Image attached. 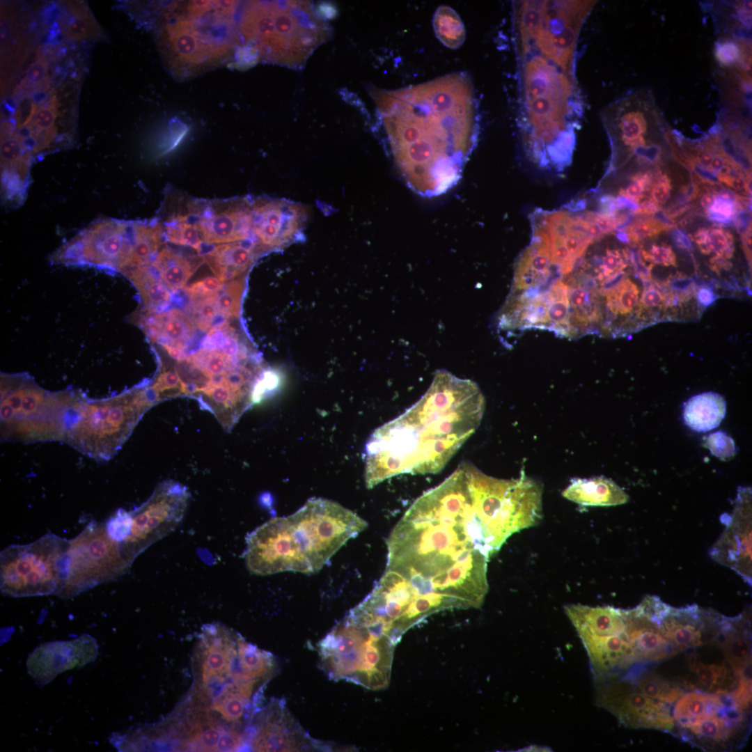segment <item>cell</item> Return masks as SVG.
<instances>
[{
    "label": "cell",
    "mask_w": 752,
    "mask_h": 752,
    "mask_svg": "<svg viewBox=\"0 0 752 752\" xmlns=\"http://www.w3.org/2000/svg\"><path fill=\"white\" fill-rule=\"evenodd\" d=\"M250 749L255 751H315L334 748L310 737L283 700L273 699L262 707L251 723Z\"/></svg>",
    "instance_id": "17"
},
{
    "label": "cell",
    "mask_w": 752,
    "mask_h": 752,
    "mask_svg": "<svg viewBox=\"0 0 752 752\" xmlns=\"http://www.w3.org/2000/svg\"><path fill=\"white\" fill-rule=\"evenodd\" d=\"M601 293L606 297L608 312L613 318L627 317L638 310L639 290L625 276V272L602 283Z\"/></svg>",
    "instance_id": "33"
},
{
    "label": "cell",
    "mask_w": 752,
    "mask_h": 752,
    "mask_svg": "<svg viewBox=\"0 0 752 752\" xmlns=\"http://www.w3.org/2000/svg\"><path fill=\"white\" fill-rule=\"evenodd\" d=\"M630 152L637 157L639 161L657 164L660 161L661 148L658 144L650 143L637 147Z\"/></svg>",
    "instance_id": "56"
},
{
    "label": "cell",
    "mask_w": 752,
    "mask_h": 752,
    "mask_svg": "<svg viewBox=\"0 0 752 752\" xmlns=\"http://www.w3.org/2000/svg\"><path fill=\"white\" fill-rule=\"evenodd\" d=\"M224 286L216 276H208L196 281L190 285L185 287V291L190 297L202 296L220 292Z\"/></svg>",
    "instance_id": "54"
},
{
    "label": "cell",
    "mask_w": 752,
    "mask_h": 752,
    "mask_svg": "<svg viewBox=\"0 0 752 752\" xmlns=\"http://www.w3.org/2000/svg\"><path fill=\"white\" fill-rule=\"evenodd\" d=\"M137 221L101 219L91 223L56 250L54 263L88 265L123 273L129 267L136 240Z\"/></svg>",
    "instance_id": "14"
},
{
    "label": "cell",
    "mask_w": 752,
    "mask_h": 752,
    "mask_svg": "<svg viewBox=\"0 0 752 752\" xmlns=\"http://www.w3.org/2000/svg\"><path fill=\"white\" fill-rule=\"evenodd\" d=\"M714 294L708 288H703L698 292V299L703 306H708L714 301Z\"/></svg>",
    "instance_id": "59"
},
{
    "label": "cell",
    "mask_w": 752,
    "mask_h": 752,
    "mask_svg": "<svg viewBox=\"0 0 752 752\" xmlns=\"http://www.w3.org/2000/svg\"><path fill=\"white\" fill-rule=\"evenodd\" d=\"M597 704L625 726L671 732L675 727L673 705L641 694L630 682L612 677L595 680Z\"/></svg>",
    "instance_id": "16"
},
{
    "label": "cell",
    "mask_w": 752,
    "mask_h": 752,
    "mask_svg": "<svg viewBox=\"0 0 752 752\" xmlns=\"http://www.w3.org/2000/svg\"><path fill=\"white\" fill-rule=\"evenodd\" d=\"M564 610L586 650L595 680L646 665L639 659L629 609L568 604Z\"/></svg>",
    "instance_id": "11"
},
{
    "label": "cell",
    "mask_w": 752,
    "mask_h": 752,
    "mask_svg": "<svg viewBox=\"0 0 752 752\" xmlns=\"http://www.w3.org/2000/svg\"><path fill=\"white\" fill-rule=\"evenodd\" d=\"M664 302V295L661 292L660 289L653 285H650L643 291L638 304V311L655 308Z\"/></svg>",
    "instance_id": "55"
},
{
    "label": "cell",
    "mask_w": 752,
    "mask_h": 752,
    "mask_svg": "<svg viewBox=\"0 0 752 752\" xmlns=\"http://www.w3.org/2000/svg\"><path fill=\"white\" fill-rule=\"evenodd\" d=\"M689 666L691 670L694 671L700 687L707 690L715 689V691L728 690L725 685L731 676L729 675L726 666L707 665L694 657L689 659Z\"/></svg>",
    "instance_id": "39"
},
{
    "label": "cell",
    "mask_w": 752,
    "mask_h": 752,
    "mask_svg": "<svg viewBox=\"0 0 752 752\" xmlns=\"http://www.w3.org/2000/svg\"><path fill=\"white\" fill-rule=\"evenodd\" d=\"M151 264L168 289L173 292L185 288L188 279L198 267L168 247L162 249Z\"/></svg>",
    "instance_id": "34"
},
{
    "label": "cell",
    "mask_w": 752,
    "mask_h": 752,
    "mask_svg": "<svg viewBox=\"0 0 752 752\" xmlns=\"http://www.w3.org/2000/svg\"><path fill=\"white\" fill-rule=\"evenodd\" d=\"M655 172L646 171L637 173L631 178V182L625 187L620 189L618 196L629 198L639 203L648 193L655 178Z\"/></svg>",
    "instance_id": "44"
},
{
    "label": "cell",
    "mask_w": 752,
    "mask_h": 752,
    "mask_svg": "<svg viewBox=\"0 0 752 752\" xmlns=\"http://www.w3.org/2000/svg\"><path fill=\"white\" fill-rule=\"evenodd\" d=\"M531 243L515 264L510 293L543 290L563 277L551 260L547 234L536 226L531 225Z\"/></svg>",
    "instance_id": "24"
},
{
    "label": "cell",
    "mask_w": 752,
    "mask_h": 752,
    "mask_svg": "<svg viewBox=\"0 0 752 752\" xmlns=\"http://www.w3.org/2000/svg\"><path fill=\"white\" fill-rule=\"evenodd\" d=\"M238 33L260 59L299 69L331 36L329 24L309 1L244 2Z\"/></svg>",
    "instance_id": "6"
},
{
    "label": "cell",
    "mask_w": 752,
    "mask_h": 752,
    "mask_svg": "<svg viewBox=\"0 0 752 752\" xmlns=\"http://www.w3.org/2000/svg\"><path fill=\"white\" fill-rule=\"evenodd\" d=\"M47 71L46 58L37 59L26 69L22 84L23 86H41L47 79Z\"/></svg>",
    "instance_id": "52"
},
{
    "label": "cell",
    "mask_w": 752,
    "mask_h": 752,
    "mask_svg": "<svg viewBox=\"0 0 752 752\" xmlns=\"http://www.w3.org/2000/svg\"><path fill=\"white\" fill-rule=\"evenodd\" d=\"M672 236L673 240L678 246L687 249L691 248V244L688 236L682 230L679 229L673 230L672 231Z\"/></svg>",
    "instance_id": "58"
},
{
    "label": "cell",
    "mask_w": 752,
    "mask_h": 752,
    "mask_svg": "<svg viewBox=\"0 0 752 752\" xmlns=\"http://www.w3.org/2000/svg\"><path fill=\"white\" fill-rule=\"evenodd\" d=\"M242 639L220 623L205 625L194 652L189 694L222 716L260 706L268 682L247 658Z\"/></svg>",
    "instance_id": "5"
},
{
    "label": "cell",
    "mask_w": 752,
    "mask_h": 752,
    "mask_svg": "<svg viewBox=\"0 0 752 752\" xmlns=\"http://www.w3.org/2000/svg\"><path fill=\"white\" fill-rule=\"evenodd\" d=\"M645 600L664 634L680 652L715 641L724 616L696 604L673 607L655 595Z\"/></svg>",
    "instance_id": "19"
},
{
    "label": "cell",
    "mask_w": 752,
    "mask_h": 752,
    "mask_svg": "<svg viewBox=\"0 0 752 752\" xmlns=\"http://www.w3.org/2000/svg\"><path fill=\"white\" fill-rule=\"evenodd\" d=\"M97 653V641L87 634L71 641L45 643L30 654L28 673L43 686L63 671L93 661Z\"/></svg>",
    "instance_id": "22"
},
{
    "label": "cell",
    "mask_w": 752,
    "mask_h": 752,
    "mask_svg": "<svg viewBox=\"0 0 752 752\" xmlns=\"http://www.w3.org/2000/svg\"><path fill=\"white\" fill-rule=\"evenodd\" d=\"M744 210H746L736 203L716 196L705 216L712 221L726 224L734 221L737 214Z\"/></svg>",
    "instance_id": "46"
},
{
    "label": "cell",
    "mask_w": 752,
    "mask_h": 752,
    "mask_svg": "<svg viewBox=\"0 0 752 752\" xmlns=\"http://www.w3.org/2000/svg\"><path fill=\"white\" fill-rule=\"evenodd\" d=\"M86 396L80 391H48L26 374H1L2 441L65 442Z\"/></svg>",
    "instance_id": "8"
},
{
    "label": "cell",
    "mask_w": 752,
    "mask_h": 752,
    "mask_svg": "<svg viewBox=\"0 0 752 752\" xmlns=\"http://www.w3.org/2000/svg\"><path fill=\"white\" fill-rule=\"evenodd\" d=\"M164 235L173 244L190 246L199 254L201 251L203 242L198 227L188 214H178L169 220L165 224Z\"/></svg>",
    "instance_id": "38"
},
{
    "label": "cell",
    "mask_w": 752,
    "mask_h": 752,
    "mask_svg": "<svg viewBox=\"0 0 752 752\" xmlns=\"http://www.w3.org/2000/svg\"><path fill=\"white\" fill-rule=\"evenodd\" d=\"M244 288L242 279L224 284L216 301L219 313L226 318H237L240 315L241 296Z\"/></svg>",
    "instance_id": "42"
},
{
    "label": "cell",
    "mask_w": 752,
    "mask_h": 752,
    "mask_svg": "<svg viewBox=\"0 0 752 752\" xmlns=\"http://www.w3.org/2000/svg\"><path fill=\"white\" fill-rule=\"evenodd\" d=\"M367 526L363 519L335 501L310 499L295 513L271 519L247 535L245 564L260 576L315 573Z\"/></svg>",
    "instance_id": "4"
},
{
    "label": "cell",
    "mask_w": 752,
    "mask_h": 752,
    "mask_svg": "<svg viewBox=\"0 0 752 752\" xmlns=\"http://www.w3.org/2000/svg\"><path fill=\"white\" fill-rule=\"evenodd\" d=\"M104 523L109 536L118 546L130 534V516L129 511L119 508Z\"/></svg>",
    "instance_id": "45"
},
{
    "label": "cell",
    "mask_w": 752,
    "mask_h": 752,
    "mask_svg": "<svg viewBox=\"0 0 752 752\" xmlns=\"http://www.w3.org/2000/svg\"><path fill=\"white\" fill-rule=\"evenodd\" d=\"M281 377L279 372L271 368H266L257 381L253 393V403H260L274 391L280 384Z\"/></svg>",
    "instance_id": "48"
},
{
    "label": "cell",
    "mask_w": 752,
    "mask_h": 752,
    "mask_svg": "<svg viewBox=\"0 0 752 752\" xmlns=\"http://www.w3.org/2000/svg\"><path fill=\"white\" fill-rule=\"evenodd\" d=\"M671 226L664 224L653 217H640L632 221L622 232L627 238V242L636 245L647 238L657 236L660 233L668 230Z\"/></svg>",
    "instance_id": "41"
},
{
    "label": "cell",
    "mask_w": 752,
    "mask_h": 752,
    "mask_svg": "<svg viewBox=\"0 0 752 752\" xmlns=\"http://www.w3.org/2000/svg\"><path fill=\"white\" fill-rule=\"evenodd\" d=\"M143 317L141 324L149 338L163 347H176L185 352L196 331L191 319L177 308L155 314L146 312Z\"/></svg>",
    "instance_id": "27"
},
{
    "label": "cell",
    "mask_w": 752,
    "mask_h": 752,
    "mask_svg": "<svg viewBox=\"0 0 752 752\" xmlns=\"http://www.w3.org/2000/svg\"><path fill=\"white\" fill-rule=\"evenodd\" d=\"M253 200H192L188 204V215L196 220L205 243L226 244L253 239L261 244L253 229Z\"/></svg>",
    "instance_id": "18"
},
{
    "label": "cell",
    "mask_w": 752,
    "mask_h": 752,
    "mask_svg": "<svg viewBox=\"0 0 752 752\" xmlns=\"http://www.w3.org/2000/svg\"><path fill=\"white\" fill-rule=\"evenodd\" d=\"M726 412L724 398L709 391L692 396L684 404L683 419L692 430L707 432L719 425Z\"/></svg>",
    "instance_id": "29"
},
{
    "label": "cell",
    "mask_w": 752,
    "mask_h": 752,
    "mask_svg": "<svg viewBox=\"0 0 752 752\" xmlns=\"http://www.w3.org/2000/svg\"><path fill=\"white\" fill-rule=\"evenodd\" d=\"M749 709L742 707L733 693H726L722 707L714 714L678 727L680 737L705 751L732 749L744 743L749 733Z\"/></svg>",
    "instance_id": "20"
},
{
    "label": "cell",
    "mask_w": 752,
    "mask_h": 752,
    "mask_svg": "<svg viewBox=\"0 0 752 752\" xmlns=\"http://www.w3.org/2000/svg\"><path fill=\"white\" fill-rule=\"evenodd\" d=\"M671 283L673 288L682 292L689 290L693 285V281L688 276L680 275L673 277Z\"/></svg>",
    "instance_id": "57"
},
{
    "label": "cell",
    "mask_w": 752,
    "mask_h": 752,
    "mask_svg": "<svg viewBox=\"0 0 752 752\" xmlns=\"http://www.w3.org/2000/svg\"><path fill=\"white\" fill-rule=\"evenodd\" d=\"M124 274L137 288L148 313L162 311L171 300L169 290L152 265L132 267Z\"/></svg>",
    "instance_id": "30"
},
{
    "label": "cell",
    "mask_w": 752,
    "mask_h": 752,
    "mask_svg": "<svg viewBox=\"0 0 752 752\" xmlns=\"http://www.w3.org/2000/svg\"><path fill=\"white\" fill-rule=\"evenodd\" d=\"M70 540L47 533L26 545L1 551L0 589L4 595L22 597L58 594L68 571Z\"/></svg>",
    "instance_id": "12"
},
{
    "label": "cell",
    "mask_w": 752,
    "mask_h": 752,
    "mask_svg": "<svg viewBox=\"0 0 752 752\" xmlns=\"http://www.w3.org/2000/svg\"><path fill=\"white\" fill-rule=\"evenodd\" d=\"M265 249L257 240L246 239L212 246L201 256L223 283L241 276L252 265L256 251Z\"/></svg>",
    "instance_id": "26"
},
{
    "label": "cell",
    "mask_w": 752,
    "mask_h": 752,
    "mask_svg": "<svg viewBox=\"0 0 752 752\" xmlns=\"http://www.w3.org/2000/svg\"><path fill=\"white\" fill-rule=\"evenodd\" d=\"M628 261H629L628 249L606 250L604 255L599 261L597 268L595 269L597 279L604 283L616 276L624 272Z\"/></svg>",
    "instance_id": "43"
},
{
    "label": "cell",
    "mask_w": 752,
    "mask_h": 752,
    "mask_svg": "<svg viewBox=\"0 0 752 752\" xmlns=\"http://www.w3.org/2000/svg\"><path fill=\"white\" fill-rule=\"evenodd\" d=\"M744 250L750 263L751 261V226L742 233Z\"/></svg>",
    "instance_id": "60"
},
{
    "label": "cell",
    "mask_w": 752,
    "mask_h": 752,
    "mask_svg": "<svg viewBox=\"0 0 752 752\" xmlns=\"http://www.w3.org/2000/svg\"><path fill=\"white\" fill-rule=\"evenodd\" d=\"M485 405L474 382L435 372L420 400L369 437L364 453L367 488L400 474L441 471L478 428Z\"/></svg>",
    "instance_id": "3"
},
{
    "label": "cell",
    "mask_w": 752,
    "mask_h": 752,
    "mask_svg": "<svg viewBox=\"0 0 752 752\" xmlns=\"http://www.w3.org/2000/svg\"><path fill=\"white\" fill-rule=\"evenodd\" d=\"M157 404L150 385H141L105 399H84L65 443L98 461L112 458L144 414Z\"/></svg>",
    "instance_id": "10"
},
{
    "label": "cell",
    "mask_w": 752,
    "mask_h": 752,
    "mask_svg": "<svg viewBox=\"0 0 752 752\" xmlns=\"http://www.w3.org/2000/svg\"><path fill=\"white\" fill-rule=\"evenodd\" d=\"M68 8L72 17L61 23V30L68 38L84 41L97 38L102 29L84 3L70 1Z\"/></svg>",
    "instance_id": "35"
},
{
    "label": "cell",
    "mask_w": 752,
    "mask_h": 752,
    "mask_svg": "<svg viewBox=\"0 0 752 752\" xmlns=\"http://www.w3.org/2000/svg\"><path fill=\"white\" fill-rule=\"evenodd\" d=\"M219 292L202 296L190 297L191 301L187 307L197 327L203 331H208L219 314L216 301Z\"/></svg>",
    "instance_id": "40"
},
{
    "label": "cell",
    "mask_w": 752,
    "mask_h": 752,
    "mask_svg": "<svg viewBox=\"0 0 752 752\" xmlns=\"http://www.w3.org/2000/svg\"><path fill=\"white\" fill-rule=\"evenodd\" d=\"M593 1L515 2L519 127L526 159L563 172L571 163L583 101L575 74L577 40Z\"/></svg>",
    "instance_id": "1"
},
{
    "label": "cell",
    "mask_w": 752,
    "mask_h": 752,
    "mask_svg": "<svg viewBox=\"0 0 752 752\" xmlns=\"http://www.w3.org/2000/svg\"><path fill=\"white\" fill-rule=\"evenodd\" d=\"M183 14L167 17L159 35L160 54L171 73L188 79L221 64L240 42L234 17L217 1H193Z\"/></svg>",
    "instance_id": "7"
},
{
    "label": "cell",
    "mask_w": 752,
    "mask_h": 752,
    "mask_svg": "<svg viewBox=\"0 0 752 752\" xmlns=\"http://www.w3.org/2000/svg\"><path fill=\"white\" fill-rule=\"evenodd\" d=\"M751 490L739 492L733 515H723L726 528L710 550L711 558L742 577L749 586L752 581L751 498Z\"/></svg>",
    "instance_id": "21"
},
{
    "label": "cell",
    "mask_w": 752,
    "mask_h": 752,
    "mask_svg": "<svg viewBox=\"0 0 752 752\" xmlns=\"http://www.w3.org/2000/svg\"><path fill=\"white\" fill-rule=\"evenodd\" d=\"M569 286L565 276L555 280L547 290V329L561 337L574 338L570 322Z\"/></svg>",
    "instance_id": "32"
},
{
    "label": "cell",
    "mask_w": 752,
    "mask_h": 752,
    "mask_svg": "<svg viewBox=\"0 0 752 752\" xmlns=\"http://www.w3.org/2000/svg\"><path fill=\"white\" fill-rule=\"evenodd\" d=\"M743 48L739 47L738 42L731 38H723L716 44V58L723 65L735 64L743 57Z\"/></svg>",
    "instance_id": "50"
},
{
    "label": "cell",
    "mask_w": 752,
    "mask_h": 752,
    "mask_svg": "<svg viewBox=\"0 0 752 752\" xmlns=\"http://www.w3.org/2000/svg\"><path fill=\"white\" fill-rule=\"evenodd\" d=\"M562 494L565 499L585 506H612L625 503L629 500L622 489L604 476L574 478Z\"/></svg>",
    "instance_id": "28"
},
{
    "label": "cell",
    "mask_w": 752,
    "mask_h": 752,
    "mask_svg": "<svg viewBox=\"0 0 752 752\" xmlns=\"http://www.w3.org/2000/svg\"><path fill=\"white\" fill-rule=\"evenodd\" d=\"M189 127L180 118L175 116L170 119L167 137L164 139L162 154L174 149L188 132Z\"/></svg>",
    "instance_id": "53"
},
{
    "label": "cell",
    "mask_w": 752,
    "mask_h": 752,
    "mask_svg": "<svg viewBox=\"0 0 752 752\" xmlns=\"http://www.w3.org/2000/svg\"><path fill=\"white\" fill-rule=\"evenodd\" d=\"M68 571L58 597L67 600L125 574L131 565L108 535L105 523L95 521L70 540Z\"/></svg>",
    "instance_id": "13"
},
{
    "label": "cell",
    "mask_w": 752,
    "mask_h": 752,
    "mask_svg": "<svg viewBox=\"0 0 752 752\" xmlns=\"http://www.w3.org/2000/svg\"><path fill=\"white\" fill-rule=\"evenodd\" d=\"M672 189L671 178L666 174L656 171L652 185L650 189V197L652 201L661 206L669 199Z\"/></svg>",
    "instance_id": "51"
},
{
    "label": "cell",
    "mask_w": 752,
    "mask_h": 752,
    "mask_svg": "<svg viewBox=\"0 0 752 752\" xmlns=\"http://www.w3.org/2000/svg\"><path fill=\"white\" fill-rule=\"evenodd\" d=\"M565 278L569 286L571 325L575 336H580L588 333L602 318L598 293L592 277L581 267Z\"/></svg>",
    "instance_id": "25"
},
{
    "label": "cell",
    "mask_w": 752,
    "mask_h": 752,
    "mask_svg": "<svg viewBox=\"0 0 752 752\" xmlns=\"http://www.w3.org/2000/svg\"><path fill=\"white\" fill-rule=\"evenodd\" d=\"M725 691L714 694L695 691L682 694L675 702L672 714L675 726H682L703 716L713 714L723 705Z\"/></svg>",
    "instance_id": "31"
},
{
    "label": "cell",
    "mask_w": 752,
    "mask_h": 752,
    "mask_svg": "<svg viewBox=\"0 0 752 752\" xmlns=\"http://www.w3.org/2000/svg\"><path fill=\"white\" fill-rule=\"evenodd\" d=\"M433 24L436 36L446 47L457 48L464 42V25L452 8L447 6L439 7L434 15Z\"/></svg>",
    "instance_id": "37"
},
{
    "label": "cell",
    "mask_w": 752,
    "mask_h": 752,
    "mask_svg": "<svg viewBox=\"0 0 752 752\" xmlns=\"http://www.w3.org/2000/svg\"><path fill=\"white\" fill-rule=\"evenodd\" d=\"M640 257L648 262L651 266L660 265L663 266L676 267V256L672 248L667 244H653L649 250L641 249Z\"/></svg>",
    "instance_id": "49"
},
{
    "label": "cell",
    "mask_w": 752,
    "mask_h": 752,
    "mask_svg": "<svg viewBox=\"0 0 752 752\" xmlns=\"http://www.w3.org/2000/svg\"><path fill=\"white\" fill-rule=\"evenodd\" d=\"M396 644L346 616L319 642V665L332 680L366 689H386Z\"/></svg>",
    "instance_id": "9"
},
{
    "label": "cell",
    "mask_w": 752,
    "mask_h": 752,
    "mask_svg": "<svg viewBox=\"0 0 752 752\" xmlns=\"http://www.w3.org/2000/svg\"><path fill=\"white\" fill-rule=\"evenodd\" d=\"M33 154L9 123L1 127V192L2 203L15 208L23 203L30 184Z\"/></svg>",
    "instance_id": "23"
},
{
    "label": "cell",
    "mask_w": 752,
    "mask_h": 752,
    "mask_svg": "<svg viewBox=\"0 0 752 752\" xmlns=\"http://www.w3.org/2000/svg\"><path fill=\"white\" fill-rule=\"evenodd\" d=\"M691 239L703 254L714 253L716 256H721L727 259L733 256V236L729 231L721 228H700L694 233Z\"/></svg>",
    "instance_id": "36"
},
{
    "label": "cell",
    "mask_w": 752,
    "mask_h": 752,
    "mask_svg": "<svg viewBox=\"0 0 752 752\" xmlns=\"http://www.w3.org/2000/svg\"><path fill=\"white\" fill-rule=\"evenodd\" d=\"M190 492L184 485L166 480L155 489L149 499L132 511L130 531L118 546L129 564L152 544L173 531L186 512Z\"/></svg>",
    "instance_id": "15"
},
{
    "label": "cell",
    "mask_w": 752,
    "mask_h": 752,
    "mask_svg": "<svg viewBox=\"0 0 752 752\" xmlns=\"http://www.w3.org/2000/svg\"><path fill=\"white\" fill-rule=\"evenodd\" d=\"M705 446L716 457L728 460L736 453L733 439L721 431L710 434L705 439Z\"/></svg>",
    "instance_id": "47"
},
{
    "label": "cell",
    "mask_w": 752,
    "mask_h": 752,
    "mask_svg": "<svg viewBox=\"0 0 752 752\" xmlns=\"http://www.w3.org/2000/svg\"><path fill=\"white\" fill-rule=\"evenodd\" d=\"M395 168L423 197L455 186L477 143L479 116L470 78L453 73L395 91L372 87Z\"/></svg>",
    "instance_id": "2"
}]
</instances>
